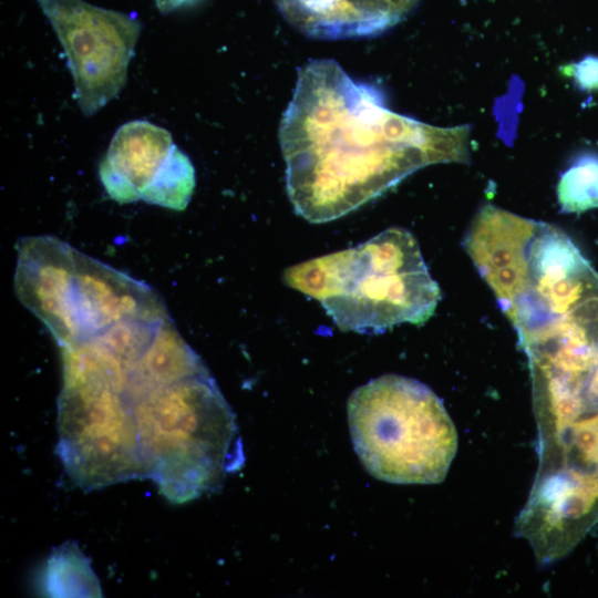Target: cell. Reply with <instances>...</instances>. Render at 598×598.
I'll list each match as a JSON object with an SVG mask.
<instances>
[{
    "label": "cell",
    "mask_w": 598,
    "mask_h": 598,
    "mask_svg": "<svg viewBox=\"0 0 598 598\" xmlns=\"http://www.w3.org/2000/svg\"><path fill=\"white\" fill-rule=\"evenodd\" d=\"M58 455L84 489L147 478L133 405L100 386H63L58 399Z\"/></svg>",
    "instance_id": "5"
},
{
    "label": "cell",
    "mask_w": 598,
    "mask_h": 598,
    "mask_svg": "<svg viewBox=\"0 0 598 598\" xmlns=\"http://www.w3.org/2000/svg\"><path fill=\"white\" fill-rule=\"evenodd\" d=\"M174 145L171 133L151 122L120 126L99 167L109 196L120 204L141 199Z\"/></svg>",
    "instance_id": "10"
},
{
    "label": "cell",
    "mask_w": 598,
    "mask_h": 598,
    "mask_svg": "<svg viewBox=\"0 0 598 598\" xmlns=\"http://www.w3.org/2000/svg\"><path fill=\"white\" fill-rule=\"evenodd\" d=\"M133 411L147 478L172 503L218 487L244 463L235 414L209 372L151 391Z\"/></svg>",
    "instance_id": "3"
},
{
    "label": "cell",
    "mask_w": 598,
    "mask_h": 598,
    "mask_svg": "<svg viewBox=\"0 0 598 598\" xmlns=\"http://www.w3.org/2000/svg\"><path fill=\"white\" fill-rule=\"evenodd\" d=\"M14 292L60 347L80 339L73 291L76 249L53 236L22 237L16 245Z\"/></svg>",
    "instance_id": "7"
},
{
    "label": "cell",
    "mask_w": 598,
    "mask_h": 598,
    "mask_svg": "<svg viewBox=\"0 0 598 598\" xmlns=\"http://www.w3.org/2000/svg\"><path fill=\"white\" fill-rule=\"evenodd\" d=\"M37 1L65 52L74 99L92 116L124 87L142 23L135 14L84 0Z\"/></svg>",
    "instance_id": "6"
},
{
    "label": "cell",
    "mask_w": 598,
    "mask_h": 598,
    "mask_svg": "<svg viewBox=\"0 0 598 598\" xmlns=\"http://www.w3.org/2000/svg\"><path fill=\"white\" fill-rule=\"evenodd\" d=\"M297 30L319 39L373 37L406 18L417 0H275Z\"/></svg>",
    "instance_id": "9"
},
{
    "label": "cell",
    "mask_w": 598,
    "mask_h": 598,
    "mask_svg": "<svg viewBox=\"0 0 598 598\" xmlns=\"http://www.w3.org/2000/svg\"><path fill=\"white\" fill-rule=\"evenodd\" d=\"M557 199L561 210L582 213L598 207V155L582 153L560 174Z\"/></svg>",
    "instance_id": "14"
},
{
    "label": "cell",
    "mask_w": 598,
    "mask_h": 598,
    "mask_svg": "<svg viewBox=\"0 0 598 598\" xmlns=\"http://www.w3.org/2000/svg\"><path fill=\"white\" fill-rule=\"evenodd\" d=\"M209 372L172 322L166 319L131 371L124 395L133 405L151 391Z\"/></svg>",
    "instance_id": "11"
},
{
    "label": "cell",
    "mask_w": 598,
    "mask_h": 598,
    "mask_svg": "<svg viewBox=\"0 0 598 598\" xmlns=\"http://www.w3.org/2000/svg\"><path fill=\"white\" fill-rule=\"evenodd\" d=\"M41 586L51 597L102 596L96 575L74 542H65L52 550L42 571Z\"/></svg>",
    "instance_id": "12"
},
{
    "label": "cell",
    "mask_w": 598,
    "mask_h": 598,
    "mask_svg": "<svg viewBox=\"0 0 598 598\" xmlns=\"http://www.w3.org/2000/svg\"><path fill=\"white\" fill-rule=\"evenodd\" d=\"M347 412L354 451L373 477L394 484L445 478L457 452V432L427 385L384 374L355 389Z\"/></svg>",
    "instance_id": "4"
},
{
    "label": "cell",
    "mask_w": 598,
    "mask_h": 598,
    "mask_svg": "<svg viewBox=\"0 0 598 598\" xmlns=\"http://www.w3.org/2000/svg\"><path fill=\"white\" fill-rule=\"evenodd\" d=\"M289 199L326 223L380 196L419 168L468 159V128L396 114L382 92L353 81L333 60L299 70L279 130Z\"/></svg>",
    "instance_id": "1"
},
{
    "label": "cell",
    "mask_w": 598,
    "mask_h": 598,
    "mask_svg": "<svg viewBox=\"0 0 598 598\" xmlns=\"http://www.w3.org/2000/svg\"><path fill=\"white\" fill-rule=\"evenodd\" d=\"M193 0H155L157 9L164 13L167 14L172 12L173 10L177 9L178 7L183 6L184 3L190 2Z\"/></svg>",
    "instance_id": "16"
},
{
    "label": "cell",
    "mask_w": 598,
    "mask_h": 598,
    "mask_svg": "<svg viewBox=\"0 0 598 598\" xmlns=\"http://www.w3.org/2000/svg\"><path fill=\"white\" fill-rule=\"evenodd\" d=\"M195 183V169L190 159L174 145L141 199L165 208L183 210L190 200Z\"/></svg>",
    "instance_id": "13"
},
{
    "label": "cell",
    "mask_w": 598,
    "mask_h": 598,
    "mask_svg": "<svg viewBox=\"0 0 598 598\" xmlns=\"http://www.w3.org/2000/svg\"><path fill=\"white\" fill-rule=\"evenodd\" d=\"M283 281L318 300L341 330L361 333L421 324L441 299L417 240L401 227L289 267Z\"/></svg>",
    "instance_id": "2"
},
{
    "label": "cell",
    "mask_w": 598,
    "mask_h": 598,
    "mask_svg": "<svg viewBox=\"0 0 598 598\" xmlns=\"http://www.w3.org/2000/svg\"><path fill=\"white\" fill-rule=\"evenodd\" d=\"M73 305L79 340L123 320L158 324L169 318L163 299L148 285L79 250Z\"/></svg>",
    "instance_id": "8"
},
{
    "label": "cell",
    "mask_w": 598,
    "mask_h": 598,
    "mask_svg": "<svg viewBox=\"0 0 598 598\" xmlns=\"http://www.w3.org/2000/svg\"><path fill=\"white\" fill-rule=\"evenodd\" d=\"M566 74L574 79L581 91L598 90V56L588 55L579 62L568 65Z\"/></svg>",
    "instance_id": "15"
}]
</instances>
